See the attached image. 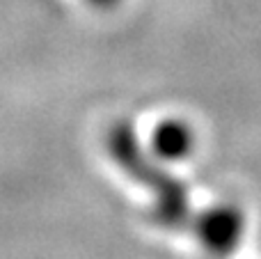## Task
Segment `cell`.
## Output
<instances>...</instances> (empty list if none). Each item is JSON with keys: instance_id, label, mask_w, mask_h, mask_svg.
Wrapping results in <instances>:
<instances>
[{"instance_id": "cell-1", "label": "cell", "mask_w": 261, "mask_h": 259, "mask_svg": "<svg viewBox=\"0 0 261 259\" xmlns=\"http://www.w3.org/2000/svg\"><path fill=\"white\" fill-rule=\"evenodd\" d=\"M106 142H108V154L113 156L117 168L138 186H142L144 193L151 195V211L161 223L170 227L193 223V206L186 188L142 154L135 133L128 126H115Z\"/></svg>"}, {"instance_id": "cell-2", "label": "cell", "mask_w": 261, "mask_h": 259, "mask_svg": "<svg viewBox=\"0 0 261 259\" xmlns=\"http://www.w3.org/2000/svg\"><path fill=\"white\" fill-rule=\"evenodd\" d=\"M188 133L186 128H181L179 124H163L156 133V147L158 154L163 156H181L188 149Z\"/></svg>"}]
</instances>
